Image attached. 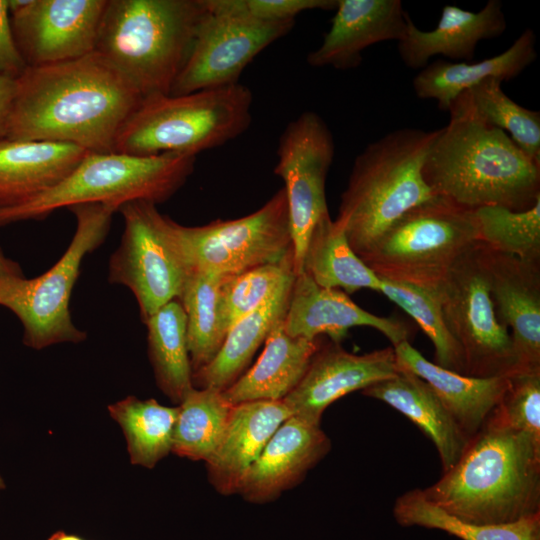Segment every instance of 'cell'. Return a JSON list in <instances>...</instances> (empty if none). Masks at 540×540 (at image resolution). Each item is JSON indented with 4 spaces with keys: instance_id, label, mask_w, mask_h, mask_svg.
<instances>
[{
    "instance_id": "obj_1",
    "label": "cell",
    "mask_w": 540,
    "mask_h": 540,
    "mask_svg": "<svg viewBox=\"0 0 540 540\" xmlns=\"http://www.w3.org/2000/svg\"><path fill=\"white\" fill-rule=\"evenodd\" d=\"M142 100L126 77L96 51L27 67L16 78L6 138L113 152L119 132Z\"/></svg>"
},
{
    "instance_id": "obj_2",
    "label": "cell",
    "mask_w": 540,
    "mask_h": 540,
    "mask_svg": "<svg viewBox=\"0 0 540 540\" xmlns=\"http://www.w3.org/2000/svg\"><path fill=\"white\" fill-rule=\"evenodd\" d=\"M423 166L434 195L468 210L525 211L540 200V165L476 112L468 91L451 104Z\"/></svg>"
},
{
    "instance_id": "obj_3",
    "label": "cell",
    "mask_w": 540,
    "mask_h": 540,
    "mask_svg": "<svg viewBox=\"0 0 540 540\" xmlns=\"http://www.w3.org/2000/svg\"><path fill=\"white\" fill-rule=\"evenodd\" d=\"M421 492L468 523H509L539 514L540 443L490 414L457 462Z\"/></svg>"
},
{
    "instance_id": "obj_4",
    "label": "cell",
    "mask_w": 540,
    "mask_h": 540,
    "mask_svg": "<svg viewBox=\"0 0 540 540\" xmlns=\"http://www.w3.org/2000/svg\"><path fill=\"white\" fill-rule=\"evenodd\" d=\"M206 12V0H107L95 51L143 98L169 95Z\"/></svg>"
},
{
    "instance_id": "obj_5",
    "label": "cell",
    "mask_w": 540,
    "mask_h": 540,
    "mask_svg": "<svg viewBox=\"0 0 540 540\" xmlns=\"http://www.w3.org/2000/svg\"><path fill=\"white\" fill-rule=\"evenodd\" d=\"M438 133L394 130L355 158L336 220L359 258L403 214L436 196L424 180L423 166Z\"/></svg>"
},
{
    "instance_id": "obj_6",
    "label": "cell",
    "mask_w": 540,
    "mask_h": 540,
    "mask_svg": "<svg viewBox=\"0 0 540 540\" xmlns=\"http://www.w3.org/2000/svg\"><path fill=\"white\" fill-rule=\"evenodd\" d=\"M252 103L251 90L239 82L145 97L119 132L113 152L196 156L243 134L252 120Z\"/></svg>"
},
{
    "instance_id": "obj_7",
    "label": "cell",
    "mask_w": 540,
    "mask_h": 540,
    "mask_svg": "<svg viewBox=\"0 0 540 540\" xmlns=\"http://www.w3.org/2000/svg\"><path fill=\"white\" fill-rule=\"evenodd\" d=\"M196 156H137L119 152H88L60 184L37 197L0 208V227L43 220L60 208L99 203L117 210L125 203L154 204L171 198L192 174Z\"/></svg>"
},
{
    "instance_id": "obj_8",
    "label": "cell",
    "mask_w": 540,
    "mask_h": 540,
    "mask_svg": "<svg viewBox=\"0 0 540 540\" xmlns=\"http://www.w3.org/2000/svg\"><path fill=\"white\" fill-rule=\"evenodd\" d=\"M68 209L75 216L76 229L61 258L35 278L17 276L0 280V306L16 315L23 326V343L34 350L86 340V332L72 321L70 298L83 259L103 244L112 216L118 212L99 203Z\"/></svg>"
},
{
    "instance_id": "obj_9",
    "label": "cell",
    "mask_w": 540,
    "mask_h": 540,
    "mask_svg": "<svg viewBox=\"0 0 540 540\" xmlns=\"http://www.w3.org/2000/svg\"><path fill=\"white\" fill-rule=\"evenodd\" d=\"M476 241L473 210L436 195L397 219L360 259L382 279L438 291Z\"/></svg>"
},
{
    "instance_id": "obj_10",
    "label": "cell",
    "mask_w": 540,
    "mask_h": 540,
    "mask_svg": "<svg viewBox=\"0 0 540 540\" xmlns=\"http://www.w3.org/2000/svg\"><path fill=\"white\" fill-rule=\"evenodd\" d=\"M118 212L124 230L109 258L108 281L133 293L144 323L166 303L179 300L192 269L178 223L161 214L156 204L132 201Z\"/></svg>"
},
{
    "instance_id": "obj_11",
    "label": "cell",
    "mask_w": 540,
    "mask_h": 540,
    "mask_svg": "<svg viewBox=\"0 0 540 540\" xmlns=\"http://www.w3.org/2000/svg\"><path fill=\"white\" fill-rule=\"evenodd\" d=\"M438 293L447 327L463 355L465 375L519 374L511 334L498 322L491 300L483 243L476 241L456 260Z\"/></svg>"
},
{
    "instance_id": "obj_12",
    "label": "cell",
    "mask_w": 540,
    "mask_h": 540,
    "mask_svg": "<svg viewBox=\"0 0 540 540\" xmlns=\"http://www.w3.org/2000/svg\"><path fill=\"white\" fill-rule=\"evenodd\" d=\"M206 3L207 12L169 95L238 83L246 66L295 25V20L257 19L245 10L243 0H206Z\"/></svg>"
},
{
    "instance_id": "obj_13",
    "label": "cell",
    "mask_w": 540,
    "mask_h": 540,
    "mask_svg": "<svg viewBox=\"0 0 540 540\" xmlns=\"http://www.w3.org/2000/svg\"><path fill=\"white\" fill-rule=\"evenodd\" d=\"M178 231L192 272L232 276L280 262L293 252L284 188L247 216L203 226L178 224Z\"/></svg>"
},
{
    "instance_id": "obj_14",
    "label": "cell",
    "mask_w": 540,
    "mask_h": 540,
    "mask_svg": "<svg viewBox=\"0 0 540 540\" xmlns=\"http://www.w3.org/2000/svg\"><path fill=\"white\" fill-rule=\"evenodd\" d=\"M334 154L333 135L323 118L313 111H305L290 121L278 140L274 174L285 184L295 274L302 272L313 228L329 213L325 185Z\"/></svg>"
},
{
    "instance_id": "obj_15",
    "label": "cell",
    "mask_w": 540,
    "mask_h": 540,
    "mask_svg": "<svg viewBox=\"0 0 540 540\" xmlns=\"http://www.w3.org/2000/svg\"><path fill=\"white\" fill-rule=\"evenodd\" d=\"M107 0H8L12 30L27 67L95 52Z\"/></svg>"
},
{
    "instance_id": "obj_16",
    "label": "cell",
    "mask_w": 540,
    "mask_h": 540,
    "mask_svg": "<svg viewBox=\"0 0 540 540\" xmlns=\"http://www.w3.org/2000/svg\"><path fill=\"white\" fill-rule=\"evenodd\" d=\"M398 372L392 346L357 355L331 342L320 345L303 377L283 401L292 415L320 424L323 412L331 403Z\"/></svg>"
},
{
    "instance_id": "obj_17",
    "label": "cell",
    "mask_w": 540,
    "mask_h": 540,
    "mask_svg": "<svg viewBox=\"0 0 540 540\" xmlns=\"http://www.w3.org/2000/svg\"><path fill=\"white\" fill-rule=\"evenodd\" d=\"M485 247L491 300L511 334L519 373L540 372V262Z\"/></svg>"
},
{
    "instance_id": "obj_18",
    "label": "cell",
    "mask_w": 540,
    "mask_h": 540,
    "mask_svg": "<svg viewBox=\"0 0 540 540\" xmlns=\"http://www.w3.org/2000/svg\"><path fill=\"white\" fill-rule=\"evenodd\" d=\"M330 448L320 424L291 415L243 474L235 493L252 503L272 501L303 480Z\"/></svg>"
},
{
    "instance_id": "obj_19",
    "label": "cell",
    "mask_w": 540,
    "mask_h": 540,
    "mask_svg": "<svg viewBox=\"0 0 540 540\" xmlns=\"http://www.w3.org/2000/svg\"><path fill=\"white\" fill-rule=\"evenodd\" d=\"M358 326L380 331L392 347L409 341L411 335L406 323L364 310L342 290L322 287L304 271L295 275L283 321L287 334L310 340L327 335L339 343L350 328Z\"/></svg>"
},
{
    "instance_id": "obj_20",
    "label": "cell",
    "mask_w": 540,
    "mask_h": 540,
    "mask_svg": "<svg viewBox=\"0 0 540 540\" xmlns=\"http://www.w3.org/2000/svg\"><path fill=\"white\" fill-rule=\"evenodd\" d=\"M334 10L322 43L307 55L312 67L354 69L361 64L367 47L389 40L399 42L406 34L408 13L400 0H337Z\"/></svg>"
},
{
    "instance_id": "obj_21",
    "label": "cell",
    "mask_w": 540,
    "mask_h": 540,
    "mask_svg": "<svg viewBox=\"0 0 540 540\" xmlns=\"http://www.w3.org/2000/svg\"><path fill=\"white\" fill-rule=\"evenodd\" d=\"M506 28L499 0H489L477 12L445 5L437 26L431 31L420 30L408 15L406 34L398 42V53L411 69H423L436 55L465 62L474 57L481 40L499 37Z\"/></svg>"
},
{
    "instance_id": "obj_22",
    "label": "cell",
    "mask_w": 540,
    "mask_h": 540,
    "mask_svg": "<svg viewBox=\"0 0 540 540\" xmlns=\"http://www.w3.org/2000/svg\"><path fill=\"white\" fill-rule=\"evenodd\" d=\"M291 415L283 400L233 405L225 433L213 455L205 462L212 486L222 495L235 494L243 474Z\"/></svg>"
},
{
    "instance_id": "obj_23",
    "label": "cell",
    "mask_w": 540,
    "mask_h": 540,
    "mask_svg": "<svg viewBox=\"0 0 540 540\" xmlns=\"http://www.w3.org/2000/svg\"><path fill=\"white\" fill-rule=\"evenodd\" d=\"M399 369L422 378L470 439L484 425L509 387L510 377H473L426 359L409 341L393 347Z\"/></svg>"
},
{
    "instance_id": "obj_24",
    "label": "cell",
    "mask_w": 540,
    "mask_h": 540,
    "mask_svg": "<svg viewBox=\"0 0 540 540\" xmlns=\"http://www.w3.org/2000/svg\"><path fill=\"white\" fill-rule=\"evenodd\" d=\"M89 151L71 144L0 139V208L27 202L60 184Z\"/></svg>"
},
{
    "instance_id": "obj_25",
    "label": "cell",
    "mask_w": 540,
    "mask_h": 540,
    "mask_svg": "<svg viewBox=\"0 0 540 540\" xmlns=\"http://www.w3.org/2000/svg\"><path fill=\"white\" fill-rule=\"evenodd\" d=\"M362 394L388 404L418 426L434 443L443 472L457 462L469 441L428 383L408 370L399 369Z\"/></svg>"
},
{
    "instance_id": "obj_26",
    "label": "cell",
    "mask_w": 540,
    "mask_h": 540,
    "mask_svg": "<svg viewBox=\"0 0 540 540\" xmlns=\"http://www.w3.org/2000/svg\"><path fill=\"white\" fill-rule=\"evenodd\" d=\"M537 57L536 36L526 28L501 54L475 63L436 60L414 77L417 97L433 99L441 111L449 110L453 101L489 78L509 81L519 76Z\"/></svg>"
},
{
    "instance_id": "obj_27",
    "label": "cell",
    "mask_w": 540,
    "mask_h": 540,
    "mask_svg": "<svg viewBox=\"0 0 540 540\" xmlns=\"http://www.w3.org/2000/svg\"><path fill=\"white\" fill-rule=\"evenodd\" d=\"M283 321L269 333L256 363L223 391L231 404L283 400L303 377L321 342L290 336Z\"/></svg>"
},
{
    "instance_id": "obj_28",
    "label": "cell",
    "mask_w": 540,
    "mask_h": 540,
    "mask_svg": "<svg viewBox=\"0 0 540 540\" xmlns=\"http://www.w3.org/2000/svg\"><path fill=\"white\" fill-rule=\"evenodd\" d=\"M294 278H287L272 296L231 326L214 359L193 373L195 388L224 391L241 376L261 343L284 320Z\"/></svg>"
},
{
    "instance_id": "obj_29",
    "label": "cell",
    "mask_w": 540,
    "mask_h": 540,
    "mask_svg": "<svg viewBox=\"0 0 540 540\" xmlns=\"http://www.w3.org/2000/svg\"><path fill=\"white\" fill-rule=\"evenodd\" d=\"M302 271L318 285L340 288L347 295L361 289L380 292L382 285L381 278L350 247L343 226L329 213L311 232Z\"/></svg>"
},
{
    "instance_id": "obj_30",
    "label": "cell",
    "mask_w": 540,
    "mask_h": 540,
    "mask_svg": "<svg viewBox=\"0 0 540 540\" xmlns=\"http://www.w3.org/2000/svg\"><path fill=\"white\" fill-rule=\"evenodd\" d=\"M148 357L156 384L173 403L180 404L194 388L187 342L186 314L174 299L145 322Z\"/></svg>"
},
{
    "instance_id": "obj_31",
    "label": "cell",
    "mask_w": 540,
    "mask_h": 540,
    "mask_svg": "<svg viewBox=\"0 0 540 540\" xmlns=\"http://www.w3.org/2000/svg\"><path fill=\"white\" fill-rule=\"evenodd\" d=\"M107 410L122 429L131 464L151 469L172 452L178 406L131 395L108 405Z\"/></svg>"
},
{
    "instance_id": "obj_32",
    "label": "cell",
    "mask_w": 540,
    "mask_h": 540,
    "mask_svg": "<svg viewBox=\"0 0 540 540\" xmlns=\"http://www.w3.org/2000/svg\"><path fill=\"white\" fill-rule=\"evenodd\" d=\"M232 408L223 391L194 387L178 405L172 453L206 462L225 433Z\"/></svg>"
},
{
    "instance_id": "obj_33",
    "label": "cell",
    "mask_w": 540,
    "mask_h": 540,
    "mask_svg": "<svg viewBox=\"0 0 540 540\" xmlns=\"http://www.w3.org/2000/svg\"><path fill=\"white\" fill-rule=\"evenodd\" d=\"M393 516L403 527L436 529L461 540H540V513L509 523H468L428 502L421 489L399 496L393 507Z\"/></svg>"
},
{
    "instance_id": "obj_34",
    "label": "cell",
    "mask_w": 540,
    "mask_h": 540,
    "mask_svg": "<svg viewBox=\"0 0 540 540\" xmlns=\"http://www.w3.org/2000/svg\"><path fill=\"white\" fill-rule=\"evenodd\" d=\"M223 278L218 274L193 271L179 298L186 314L193 373L214 359L226 337L219 306Z\"/></svg>"
},
{
    "instance_id": "obj_35",
    "label": "cell",
    "mask_w": 540,
    "mask_h": 540,
    "mask_svg": "<svg viewBox=\"0 0 540 540\" xmlns=\"http://www.w3.org/2000/svg\"><path fill=\"white\" fill-rule=\"evenodd\" d=\"M380 292L410 315L429 337L435 349V364L465 374L461 349L450 333L438 291L382 279Z\"/></svg>"
},
{
    "instance_id": "obj_36",
    "label": "cell",
    "mask_w": 540,
    "mask_h": 540,
    "mask_svg": "<svg viewBox=\"0 0 540 540\" xmlns=\"http://www.w3.org/2000/svg\"><path fill=\"white\" fill-rule=\"evenodd\" d=\"M477 241L489 248L532 262H540V200L530 209L501 206L473 210Z\"/></svg>"
},
{
    "instance_id": "obj_37",
    "label": "cell",
    "mask_w": 540,
    "mask_h": 540,
    "mask_svg": "<svg viewBox=\"0 0 540 540\" xmlns=\"http://www.w3.org/2000/svg\"><path fill=\"white\" fill-rule=\"evenodd\" d=\"M501 83L489 78L468 90L472 104L483 120L508 134L527 157L540 165V113L513 101Z\"/></svg>"
},
{
    "instance_id": "obj_38",
    "label": "cell",
    "mask_w": 540,
    "mask_h": 540,
    "mask_svg": "<svg viewBox=\"0 0 540 540\" xmlns=\"http://www.w3.org/2000/svg\"><path fill=\"white\" fill-rule=\"evenodd\" d=\"M295 275L294 253L277 263L243 273L224 276L220 287V318L225 334L240 318L272 296L280 285Z\"/></svg>"
},
{
    "instance_id": "obj_39",
    "label": "cell",
    "mask_w": 540,
    "mask_h": 540,
    "mask_svg": "<svg viewBox=\"0 0 540 540\" xmlns=\"http://www.w3.org/2000/svg\"><path fill=\"white\" fill-rule=\"evenodd\" d=\"M491 414L540 443V372L511 376L508 389Z\"/></svg>"
},
{
    "instance_id": "obj_40",
    "label": "cell",
    "mask_w": 540,
    "mask_h": 540,
    "mask_svg": "<svg viewBox=\"0 0 540 540\" xmlns=\"http://www.w3.org/2000/svg\"><path fill=\"white\" fill-rule=\"evenodd\" d=\"M337 0H243L245 10L264 21L295 20L308 10H334Z\"/></svg>"
},
{
    "instance_id": "obj_41",
    "label": "cell",
    "mask_w": 540,
    "mask_h": 540,
    "mask_svg": "<svg viewBox=\"0 0 540 540\" xmlns=\"http://www.w3.org/2000/svg\"><path fill=\"white\" fill-rule=\"evenodd\" d=\"M26 68L14 38L8 0H0V77L16 79Z\"/></svg>"
},
{
    "instance_id": "obj_42",
    "label": "cell",
    "mask_w": 540,
    "mask_h": 540,
    "mask_svg": "<svg viewBox=\"0 0 540 540\" xmlns=\"http://www.w3.org/2000/svg\"><path fill=\"white\" fill-rule=\"evenodd\" d=\"M16 89V79L0 77V139L6 137Z\"/></svg>"
},
{
    "instance_id": "obj_43",
    "label": "cell",
    "mask_w": 540,
    "mask_h": 540,
    "mask_svg": "<svg viewBox=\"0 0 540 540\" xmlns=\"http://www.w3.org/2000/svg\"><path fill=\"white\" fill-rule=\"evenodd\" d=\"M17 276H24L21 266L6 257L0 248V280Z\"/></svg>"
},
{
    "instance_id": "obj_44",
    "label": "cell",
    "mask_w": 540,
    "mask_h": 540,
    "mask_svg": "<svg viewBox=\"0 0 540 540\" xmlns=\"http://www.w3.org/2000/svg\"><path fill=\"white\" fill-rule=\"evenodd\" d=\"M48 540H85V539L81 538L80 536L69 534L64 531L59 530L51 534Z\"/></svg>"
},
{
    "instance_id": "obj_45",
    "label": "cell",
    "mask_w": 540,
    "mask_h": 540,
    "mask_svg": "<svg viewBox=\"0 0 540 540\" xmlns=\"http://www.w3.org/2000/svg\"><path fill=\"white\" fill-rule=\"evenodd\" d=\"M4 488H5V482H4L3 477L0 474V491L3 490Z\"/></svg>"
}]
</instances>
